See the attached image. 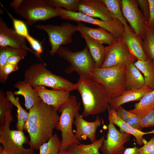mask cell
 <instances>
[{
	"instance_id": "cell-1",
	"label": "cell",
	"mask_w": 154,
	"mask_h": 154,
	"mask_svg": "<svg viewBox=\"0 0 154 154\" xmlns=\"http://www.w3.org/2000/svg\"><path fill=\"white\" fill-rule=\"evenodd\" d=\"M29 110V116L24 130L28 133L30 147L39 150L44 143L52 135L56 129L60 116L54 107L41 99Z\"/></svg>"
},
{
	"instance_id": "cell-2",
	"label": "cell",
	"mask_w": 154,
	"mask_h": 154,
	"mask_svg": "<svg viewBox=\"0 0 154 154\" xmlns=\"http://www.w3.org/2000/svg\"><path fill=\"white\" fill-rule=\"evenodd\" d=\"M76 85L82 99L83 117L101 114L107 110L110 98L103 86L92 79L81 77Z\"/></svg>"
},
{
	"instance_id": "cell-3",
	"label": "cell",
	"mask_w": 154,
	"mask_h": 154,
	"mask_svg": "<svg viewBox=\"0 0 154 154\" xmlns=\"http://www.w3.org/2000/svg\"><path fill=\"white\" fill-rule=\"evenodd\" d=\"M46 65L41 62L31 65L24 72L23 80L33 88L42 86L70 92L76 90V84L53 74L46 68Z\"/></svg>"
},
{
	"instance_id": "cell-4",
	"label": "cell",
	"mask_w": 154,
	"mask_h": 154,
	"mask_svg": "<svg viewBox=\"0 0 154 154\" xmlns=\"http://www.w3.org/2000/svg\"><path fill=\"white\" fill-rule=\"evenodd\" d=\"M80 102L77 101L75 96L70 95L58 111L61 113L56 129L61 131L62 136L59 152L67 151L72 145H78L81 143L76 138L72 131L74 119L80 109Z\"/></svg>"
},
{
	"instance_id": "cell-5",
	"label": "cell",
	"mask_w": 154,
	"mask_h": 154,
	"mask_svg": "<svg viewBox=\"0 0 154 154\" xmlns=\"http://www.w3.org/2000/svg\"><path fill=\"white\" fill-rule=\"evenodd\" d=\"M56 54L68 61L70 66L64 70L69 74L75 71L80 77L92 79V73L95 69L94 62L87 46L82 50L73 52L67 47H60Z\"/></svg>"
},
{
	"instance_id": "cell-6",
	"label": "cell",
	"mask_w": 154,
	"mask_h": 154,
	"mask_svg": "<svg viewBox=\"0 0 154 154\" xmlns=\"http://www.w3.org/2000/svg\"><path fill=\"white\" fill-rule=\"evenodd\" d=\"M125 65H123L94 69L92 73V79L105 88L111 99L121 96L127 90L125 83Z\"/></svg>"
},
{
	"instance_id": "cell-7",
	"label": "cell",
	"mask_w": 154,
	"mask_h": 154,
	"mask_svg": "<svg viewBox=\"0 0 154 154\" xmlns=\"http://www.w3.org/2000/svg\"><path fill=\"white\" fill-rule=\"evenodd\" d=\"M13 120L11 112H7L5 124L0 126V143L3 150L9 154H35L34 149L24 147L29 140L23 131L10 129Z\"/></svg>"
},
{
	"instance_id": "cell-8",
	"label": "cell",
	"mask_w": 154,
	"mask_h": 154,
	"mask_svg": "<svg viewBox=\"0 0 154 154\" xmlns=\"http://www.w3.org/2000/svg\"><path fill=\"white\" fill-rule=\"evenodd\" d=\"M14 11L25 19L29 26L39 21L60 16L56 8L48 5L45 0H22L19 7Z\"/></svg>"
},
{
	"instance_id": "cell-9",
	"label": "cell",
	"mask_w": 154,
	"mask_h": 154,
	"mask_svg": "<svg viewBox=\"0 0 154 154\" xmlns=\"http://www.w3.org/2000/svg\"><path fill=\"white\" fill-rule=\"evenodd\" d=\"M35 27L47 34L51 47L49 52L51 56L54 55L61 45L70 43L72 35L78 31L77 26L69 22L63 23L60 25L40 24L35 25Z\"/></svg>"
},
{
	"instance_id": "cell-10",
	"label": "cell",
	"mask_w": 154,
	"mask_h": 154,
	"mask_svg": "<svg viewBox=\"0 0 154 154\" xmlns=\"http://www.w3.org/2000/svg\"><path fill=\"white\" fill-rule=\"evenodd\" d=\"M56 8L61 19L77 23L84 22L97 25L107 30L116 38L121 37L124 29L122 23L116 19L110 21H104L95 19L80 12H70L62 8Z\"/></svg>"
},
{
	"instance_id": "cell-11",
	"label": "cell",
	"mask_w": 154,
	"mask_h": 154,
	"mask_svg": "<svg viewBox=\"0 0 154 154\" xmlns=\"http://www.w3.org/2000/svg\"><path fill=\"white\" fill-rule=\"evenodd\" d=\"M106 54L102 68H106L134 63L137 58L125 45L121 37L116 38L111 45L105 47Z\"/></svg>"
},
{
	"instance_id": "cell-12",
	"label": "cell",
	"mask_w": 154,
	"mask_h": 154,
	"mask_svg": "<svg viewBox=\"0 0 154 154\" xmlns=\"http://www.w3.org/2000/svg\"><path fill=\"white\" fill-rule=\"evenodd\" d=\"M139 6L138 0H121L123 17L136 35L143 40L146 34L147 23Z\"/></svg>"
},
{
	"instance_id": "cell-13",
	"label": "cell",
	"mask_w": 154,
	"mask_h": 154,
	"mask_svg": "<svg viewBox=\"0 0 154 154\" xmlns=\"http://www.w3.org/2000/svg\"><path fill=\"white\" fill-rule=\"evenodd\" d=\"M109 121L106 139L100 149L103 154H123L126 149L124 144L129 141L131 135L118 131Z\"/></svg>"
},
{
	"instance_id": "cell-14",
	"label": "cell",
	"mask_w": 154,
	"mask_h": 154,
	"mask_svg": "<svg viewBox=\"0 0 154 154\" xmlns=\"http://www.w3.org/2000/svg\"><path fill=\"white\" fill-rule=\"evenodd\" d=\"M5 46L29 50L44 62L36 52L27 46L25 38L17 34L15 30L9 28L0 17V46Z\"/></svg>"
},
{
	"instance_id": "cell-15",
	"label": "cell",
	"mask_w": 154,
	"mask_h": 154,
	"mask_svg": "<svg viewBox=\"0 0 154 154\" xmlns=\"http://www.w3.org/2000/svg\"><path fill=\"white\" fill-rule=\"evenodd\" d=\"M77 9L78 12L104 21H110L116 19L110 13L102 0H80Z\"/></svg>"
},
{
	"instance_id": "cell-16",
	"label": "cell",
	"mask_w": 154,
	"mask_h": 154,
	"mask_svg": "<svg viewBox=\"0 0 154 154\" xmlns=\"http://www.w3.org/2000/svg\"><path fill=\"white\" fill-rule=\"evenodd\" d=\"M78 112L75 117L73 123L76 127L75 136L79 141L88 138L92 143L96 139V131L100 125L101 120L98 116H96L94 121H87L83 118Z\"/></svg>"
},
{
	"instance_id": "cell-17",
	"label": "cell",
	"mask_w": 154,
	"mask_h": 154,
	"mask_svg": "<svg viewBox=\"0 0 154 154\" xmlns=\"http://www.w3.org/2000/svg\"><path fill=\"white\" fill-rule=\"evenodd\" d=\"M33 88L43 102L54 107L57 112L70 95V92L49 90L44 86H38Z\"/></svg>"
},
{
	"instance_id": "cell-18",
	"label": "cell",
	"mask_w": 154,
	"mask_h": 154,
	"mask_svg": "<svg viewBox=\"0 0 154 154\" xmlns=\"http://www.w3.org/2000/svg\"><path fill=\"white\" fill-rule=\"evenodd\" d=\"M124 27L121 38L125 45L137 60H146L147 57L142 47V40L136 35L130 26Z\"/></svg>"
},
{
	"instance_id": "cell-19",
	"label": "cell",
	"mask_w": 154,
	"mask_h": 154,
	"mask_svg": "<svg viewBox=\"0 0 154 154\" xmlns=\"http://www.w3.org/2000/svg\"><path fill=\"white\" fill-rule=\"evenodd\" d=\"M107 110L108 113V119L114 124L119 128V131L122 132L129 133L135 137L137 144L139 145H143L147 141L143 137L144 135L154 133V129L148 132H143L134 128L125 122L117 115L116 111L110 109L108 105Z\"/></svg>"
},
{
	"instance_id": "cell-20",
	"label": "cell",
	"mask_w": 154,
	"mask_h": 154,
	"mask_svg": "<svg viewBox=\"0 0 154 154\" xmlns=\"http://www.w3.org/2000/svg\"><path fill=\"white\" fill-rule=\"evenodd\" d=\"M152 90L147 86L139 89L127 90L121 95L111 99L108 103L110 109L116 111L122 105L130 102L139 101Z\"/></svg>"
},
{
	"instance_id": "cell-21",
	"label": "cell",
	"mask_w": 154,
	"mask_h": 154,
	"mask_svg": "<svg viewBox=\"0 0 154 154\" xmlns=\"http://www.w3.org/2000/svg\"><path fill=\"white\" fill-rule=\"evenodd\" d=\"M78 31L89 36L97 42L109 46L112 44L116 38L110 32L105 29L99 27L94 28L87 27L81 22L77 23Z\"/></svg>"
},
{
	"instance_id": "cell-22",
	"label": "cell",
	"mask_w": 154,
	"mask_h": 154,
	"mask_svg": "<svg viewBox=\"0 0 154 154\" xmlns=\"http://www.w3.org/2000/svg\"><path fill=\"white\" fill-rule=\"evenodd\" d=\"M14 87L18 89V91L14 92V94L21 95L24 97L25 106L27 110H29L41 99L33 87L24 80L17 82Z\"/></svg>"
},
{
	"instance_id": "cell-23",
	"label": "cell",
	"mask_w": 154,
	"mask_h": 154,
	"mask_svg": "<svg viewBox=\"0 0 154 154\" xmlns=\"http://www.w3.org/2000/svg\"><path fill=\"white\" fill-rule=\"evenodd\" d=\"M85 40L94 62L95 69L102 68L104 60L106 48L102 44L95 40L87 35L80 32Z\"/></svg>"
},
{
	"instance_id": "cell-24",
	"label": "cell",
	"mask_w": 154,
	"mask_h": 154,
	"mask_svg": "<svg viewBox=\"0 0 154 154\" xmlns=\"http://www.w3.org/2000/svg\"><path fill=\"white\" fill-rule=\"evenodd\" d=\"M125 83L127 90L137 89L145 86L144 77L134 63L125 66Z\"/></svg>"
},
{
	"instance_id": "cell-25",
	"label": "cell",
	"mask_w": 154,
	"mask_h": 154,
	"mask_svg": "<svg viewBox=\"0 0 154 154\" xmlns=\"http://www.w3.org/2000/svg\"><path fill=\"white\" fill-rule=\"evenodd\" d=\"M154 108V90L145 95L138 102L135 103L134 108L128 110L141 119L151 110Z\"/></svg>"
},
{
	"instance_id": "cell-26",
	"label": "cell",
	"mask_w": 154,
	"mask_h": 154,
	"mask_svg": "<svg viewBox=\"0 0 154 154\" xmlns=\"http://www.w3.org/2000/svg\"><path fill=\"white\" fill-rule=\"evenodd\" d=\"M135 65L143 74L145 86L154 90V62L147 58L145 60H137Z\"/></svg>"
},
{
	"instance_id": "cell-27",
	"label": "cell",
	"mask_w": 154,
	"mask_h": 154,
	"mask_svg": "<svg viewBox=\"0 0 154 154\" xmlns=\"http://www.w3.org/2000/svg\"><path fill=\"white\" fill-rule=\"evenodd\" d=\"M6 97L17 109V122L16 125L17 130L23 131L29 117V112L23 108L19 102V98H15L14 93L13 92L11 91L7 92Z\"/></svg>"
},
{
	"instance_id": "cell-28",
	"label": "cell",
	"mask_w": 154,
	"mask_h": 154,
	"mask_svg": "<svg viewBox=\"0 0 154 154\" xmlns=\"http://www.w3.org/2000/svg\"><path fill=\"white\" fill-rule=\"evenodd\" d=\"M108 11L116 19L119 21L124 26H129L123 16L121 10V0H102Z\"/></svg>"
},
{
	"instance_id": "cell-29",
	"label": "cell",
	"mask_w": 154,
	"mask_h": 154,
	"mask_svg": "<svg viewBox=\"0 0 154 154\" xmlns=\"http://www.w3.org/2000/svg\"><path fill=\"white\" fill-rule=\"evenodd\" d=\"M141 43L143 50L147 57L154 62V28L147 27L145 36Z\"/></svg>"
},
{
	"instance_id": "cell-30",
	"label": "cell",
	"mask_w": 154,
	"mask_h": 154,
	"mask_svg": "<svg viewBox=\"0 0 154 154\" xmlns=\"http://www.w3.org/2000/svg\"><path fill=\"white\" fill-rule=\"evenodd\" d=\"M61 143V141L57 135H53L48 141L40 147L39 154H57Z\"/></svg>"
},
{
	"instance_id": "cell-31",
	"label": "cell",
	"mask_w": 154,
	"mask_h": 154,
	"mask_svg": "<svg viewBox=\"0 0 154 154\" xmlns=\"http://www.w3.org/2000/svg\"><path fill=\"white\" fill-rule=\"evenodd\" d=\"M80 0H45L49 5L54 8H64L70 12H77V5Z\"/></svg>"
},
{
	"instance_id": "cell-32",
	"label": "cell",
	"mask_w": 154,
	"mask_h": 154,
	"mask_svg": "<svg viewBox=\"0 0 154 154\" xmlns=\"http://www.w3.org/2000/svg\"><path fill=\"white\" fill-rule=\"evenodd\" d=\"M27 53V50L18 49L8 46H0V69L4 66L11 56L20 54L26 56Z\"/></svg>"
},
{
	"instance_id": "cell-33",
	"label": "cell",
	"mask_w": 154,
	"mask_h": 154,
	"mask_svg": "<svg viewBox=\"0 0 154 154\" xmlns=\"http://www.w3.org/2000/svg\"><path fill=\"white\" fill-rule=\"evenodd\" d=\"M14 105L5 96L3 91L0 90V126L4 125L7 112H11Z\"/></svg>"
},
{
	"instance_id": "cell-34",
	"label": "cell",
	"mask_w": 154,
	"mask_h": 154,
	"mask_svg": "<svg viewBox=\"0 0 154 154\" xmlns=\"http://www.w3.org/2000/svg\"><path fill=\"white\" fill-rule=\"evenodd\" d=\"M105 139L103 136L98 139H96L91 144L88 145L80 144L79 147L87 154H100L99 149L102 146Z\"/></svg>"
},
{
	"instance_id": "cell-35",
	"label": "cell",
	"mask_w": 154,
	"mask_h": 154,
	"mask_svg": "<svg viewBox=\"0 0 154 154\" xmlns=\"http://www.w3.org/2000/svg\"><path fill=\"white\" fill-rule=\"evenodd\" d=\"M0 4L11 19L14 30L17 33L24 37L29 35L27 27L25 23L23 21L14 18L1 3Z\"/></svg>"
},
{
	"instance_id": "cell-36",
	"label": "cell",
	"mask_w": 154,
	"mask_h": 154,
	"mask_svg": "<svg viewBox=\"0 0 154 154\" xmlns=\"http://www.w3.org/2000/svg\"><path fill=\"white\" fill-rule=\"evenodd\" d=\"M19 69L18 65L6 63L0 69V82L3 84L6 83L7 78L11 72Z\"/></svg>"
},
{
	"instance_id": "cell-37",
	"label": "cell",
	"mask_w": 154,
	"mask_h": 154,
	"mask_svg": "<svg viewBox=\"0 0 154 154\" xmlns=\"http://www.w3.org/2000/svg\"><path fill=\"white\" fill-rule=\"evenodd\" d=\"M116 112L117 115L125 122L136 129L131 117V113L125 110L121 106H120L118 108Z\"/></svg>"
},
{
	"instance_id": "cell-38",
	"label": "cell",
	"mask_w": 154,
	"mask_h": 154,
	"mask_svg": "<svg viewBox=\"0 0 154 154\" xmlns=\"http://www.w3.org/2000/svg\"><path fill=\"white\" fill-rule=\"evenodd\" d=\"M140 121L142 128L154 126V108L146 114Z\"/></svg>"
},
{
	"instance_id": "cell-39",
	"label": "cell",
	"mask_w": 154,
	"mask_h": 154,
	"mask_svg": "<svg viewBox=\"0 0 154 154\" xmlns=\"http://www.w3.org/2000/svg\"><path fill=\"white\" fill-rule=\"evenodd\" d=\"M30 45L35 52L40 57L43 49L40 42L29 34L25 37Z\"/></svg>"
},
{
	"instance_id": "cell-40",
	"label": "cell",
	"mask_w": 154,
	"mask_h": 154,
	"mask_svg": "<svg viewBox=\"0 0 154 154\" xmlns=\"http://www.w3.org/2000/svg\"><path fill=\"white\" fill-rule=\"evenodd\" d=\"M139 154H154V135L138 148Z\"/></svg>"
},
{
	"instance_id": "cell-41",
	"label": "cell",
	"mask_w": 154,
	"mask_h": 154,
	"mask_svg": "<svg viewBox=\"0 0 154 154\" xmlns=\"http://www.w3.org/2000/svg\"><path fill=\"white\" fill-rule=\"evenodd\" d=\"M140 10L147 23L149 17V6L148 0H138Z\"/></svg>"
},
{
	"instance_id": "cell-42",
	"label": "cell",
	"mask_w": 154,
	"mask_h": 154,
	"mask_svg": "<svg viewBox=\"0 0 154 154\" xmlns=\"http://www.w3.org/2000/svg\"><path fill=\"white\" fill-rule=\"evenodd\" d=\"M149 6V17L147 24L148 28H154V0H148Z\"/></svg>"
},
{
	"instance_id": "cell-43",
	"label": "cell",
	"mask_w": 154,
	"mask_h": 154,
	"mask_svg": "<svg viewBox=\"0 0 154 154\" xmlns=\"http://www.w3.org/2000/svg\"><path fill=\"white\" fill-rule=\"evenodd\" d=\"M26 55L24 54H16L7 60L6 63L14 65H18V62L24 58Z\"/></svg>"
},
{
	"instance_id": "cell-44",
	"label": "cell",
	"mask_w": 154,
	"mask_h": 154,
	"mask_svg": "<svg viewBox=\"0 0 154 154\" xmlns=\"http://www.w3.org/2000/svg\"><path fill=\"white\" fill-rule=\"evenodd\" d=\"M67 151L73 154H87L80 149L78 145L73 144L70 145Z\"/></svg>"
},
{
	"instance_id": "cell-45",
	"label": "cell",
	"mask_w": 154,
	"mask_h": 154,
	"mask_svg": "<svg viewBox=\"0 0 154 154\" xmlns=\"http://www.w3.org/2000/svg\"><path fill=\"white\" fill-rule=\"evenodd\" d=\"M138 147L126 148L123 154H139Z\"/></svg>"
},
{
	"instance_id": "cell-46",
	"label": "cell",
	"mask_w": 154,
	"mask_h": 154,
	"mask_svg": "<svg viewBox=\"0 0 154 154\" xmlns=\"http://www.w3.org/2000/svg\"><path fill=\"white\" fill-rule=\"evenodd\" d=\"M22 0H14L10 3V7L15 10L18 8L20 5Z\"/></svg>"
},
{
	"instance_id": "cell-47",
	"label": "cell",
	"mask_w": 154,
	"mask_h": 154,
	"mask_svg": "<svg viewBox=\"0 0 154 154\" xmlns=\"http://www.w3.org/2000/svg\"><path fill=\"white\" fill-rule=\"evenodd\" d=\"M57 154H73L68 151L59 152Z\"/></svg>"
},
{
	"instance_id": "cell-48",
	"label": "cell",
	"mask_w": 154,
	"mask_h": 154,
	"mask_svg": "<svg viewBox=\"0 0 154 154\" xmlns=\"http://www.w3.org/2000/svg\"><path fill=\"white\" fill-rule=\"evenodd\" d=\"M0 154H9L4 151L2 145L0 146Z\"/></svg>"
}]
</instances>
